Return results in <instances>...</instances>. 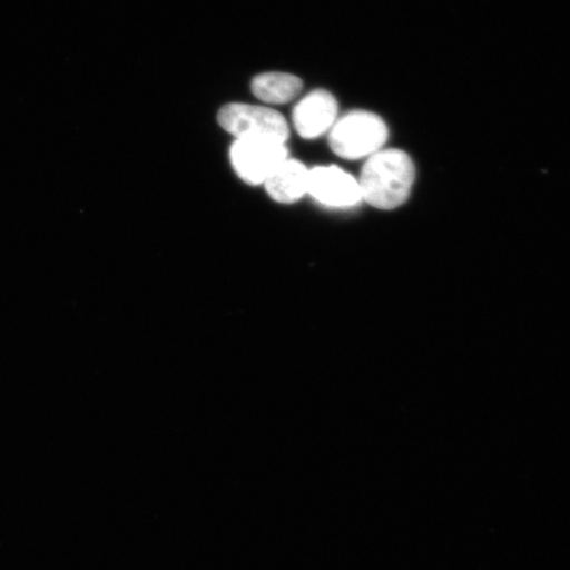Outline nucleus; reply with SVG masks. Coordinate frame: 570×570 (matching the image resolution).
Masks as SVG:
<instances>
[{
    "label": "nucleus",
    "mask_w": 570,
    "mask_h": 570,
    "mask_svg": "<svg viewBox=\"0 0 570 570\" xmlns=\"http://www.w3.org/2000/svg\"><path fill=\"white\" fill-rule=\"evenodd\" d=\"M415 164L402 149H381L362 169V199L376 209L392 210L407 202L415 183Z\"/></svg>",
    "instance_id": "1"
},
{
    "label": "nucleus",
    "mask_w": 570,
    "mask_h": 570,
    "mask_svg": "<svg viewBox=\"0 0 570 570\" xmlns=\"http://www.w3.org/2000/svg\"><path fill=\"white\" fill-rule=\"evenodd\" d=\"M389 137L384 120L370 111H352L337 119L330 135L332 151L340 158H370L381 151Z\"/></svg>",
    "instance_id": "2"
},
{
    "label": "nucleus",
    "mask_w": 570,
    "mask_h": 570,
    "mask_svg": "<svg viewBox=\"0 0 570 570\" xmlns=\"http://www.w3.org/2000/svg\"><path fill=\"white\" fill-rule=\"evenodd\" d=\"M218 124L237 140H266L281 142L289 138L287 120L269 107L230 104L218 112Z\"/></svg>",
    "instance_id": "3"
},
{
    "label": "nucleus",
    "mask_w": 570,
    "mask_h": 570,
    "mask_svg": "<svg viewBox=\"0 0 570 570\" xmlns=\"http://www.w3.org/2000/svg\"><path fill=\"white\" fill-rule=\"evenodd\" d=\"M285 159H288L287 147L275 141L235 140L230 149L235 174L249 185L265 184Z\"/></svg>",
    "instance_id": "4"
},
{
    "label": "nucleus",
    "mask_w": 570,
    "mask_h": 570,
    "mask_svg": "<svg viewBox=\"0 0 570 570\" xmlns=\"http://www.w3.org/2000/svg\"><path fill=\"white\" fill-rule=\"evenodd\" d=\"M308 194L332 208H348L362 202L358 180L334 166L309 169Z\"/></svg>",
    "instance_id": "5"
},
{
    "label": "nucleus",
    "mask_w": 570,
    "mask_h": 570,
    "mask_svg": "<svg viewBox=\"0 0 570 570\" xmlns=\"http://www.w3.org/2000/svg\"><path fill=\"white\" fill-rule=\"evenodd\" d=\"M338 104L330 91L309 92L294 110V126L304 139H315L332 130L337 122Z\"/></svg>",
    "instance_id": "6"
},
{
    "label": "nucleus",
    "mask_w": 570,
    "mask_h": 570,
    "mask_svg": "<svg viewBox=\"0 0 570 570\" xmlns=\"http://www.w3.org/2000/svg\"><path fill=\"white\" fill-rule=\"evenodd\" d=\"M309 169L303 163L285 159L265 181L267 194L275 202L292 204L308 194Z\"/></svg>",
    "instance_id": "7"
},
{
    "label": "nucleus",
    "mask_w": 570,
    "mask_h": 570,
    "mask_svg": "<svg viewBox=\"0 0 570 570\" xmlns=\"http://www.w3.org/2000/svg\"><path fill=\"white\" fill-rule=\"evenodd\" d=\"M252 90L256 98L269 105L294 101L303 90L301 78L288 73H263L253 80Z\"/></svg>",
    "instance_id": "8"
}]
</instances>
